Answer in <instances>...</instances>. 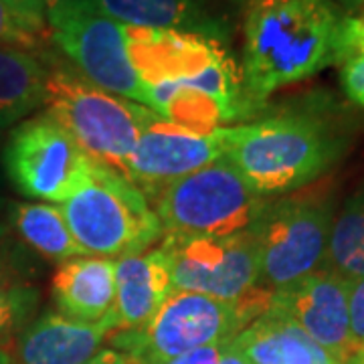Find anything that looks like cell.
Here are the masks:
<instances>
[{
    "label": "cell",
    "instance_id": "6da1fadb",
    "mask_svg": "<svg viewBox=\"0 0 364 364\" xmlns=\"http://www.w3.org/2000/svg\"><path fill=\"white\" fill-rule=\"evenodd\" d=\"M348 14L336 0H245L243 85L257 112L277 90L348 59Z\"/></svg>",
    "mask_w": 364,
    "mask_h": 364
},
{
    "label": "cell",
    "instance_id": "7a4b0ae2",
    "mask_svg": "<svg viewBox=\"0 0 364 364\" xmlns=\"http://www.w3.org/2000/svg\"><path fill=\"white\" fill-rule=\"evenodd\" d=\"M350 146L348 130L322 107H296L225 128V156L255 193L304 188L332 168Z\"/></svg>",
    "mask_w": 364,
    "mask_h": 364
},
{
    "label": "cell",
    "instance_id": "3957f363",
    "mask_svg": "<svg viewBox=\"0 0 364 364\" xmlns=\"http://www.w3.org/2000/svg\"><path fill=\"white\" fill-rule=\"evenodd\" d=\"M273 289L251 287L233 301L174 289L150 322L122 330L114 346L134 364H154L215 342L233 340L269 310Z\"/></svg>",
    "mask_w": 364,
    "mask_h": 364
},
{
    "label": "cell",
    "instance_id": "277c9868",
    "mask_svg": "<svg viewBox=\"0 0 364 364\" xmlns=\"http://www.w3.org/2000/svg\"><path fill=\"white\" fill-rule=\"evenodd\" d=\"M83 255L126 257L162 237V225L144 193L116 168L93 160L87 181L61 205Z\"/></svg>",
    "mask_w": 364,
    "mask_h": 364
},
{
    "label": "cell",
    "instance_id": "5b68a950",
    "mask_svg": "<svg viewBox=\"0 0 364 364\" xmlns=\"http://www.w3.org/2000/svg\"><path fill=\"white\" fill-rule=\"evenodd\" d=\"M45 105L93 160L124 176L140 134L156 116L150 107L102 90L65 67L49 69Z\"/></svg>",
    "mask_w": 364,
    "mask_h": 364
},
{
    "label": "cell",
    "instance_id": "8992f818",
    "mask_svg": "<svg viewBox=\"0 0 364 364\" xmlns=\"http://www.w3.org/2000/svg\"><path fill=\"white\" fill-rule=\"evenodd\" d=\"M272 203L251 188L227 158L172 182L154 198L166 235L229 237L251 231Z\"/></svg>",
    "mask_w": 364,
    "mask_h": 364
},
{
    "label": "cell",
    "instance_id": "52a82bcc",
    "mask_svg": "<svg viewBox=\"0 0 364 364\" xmlns=\"http://www.w3.org/2000/svg\"><path fill=\"white\" fill-rule=\"evenodd\" d=\"M334 219V200L328 195L272 198L251 229L259 245V282L282 289L324 267Z\"/></svg>",
    "mask_w": 364,
    "mask_h": 364
},
{
    "label": "cell",
    "instance_id": "ba28073f",
    "mask_svg": "<svg viewBox=\"0 0 364 364\" xmlns=\"http://www.w3.org/2000/svg\"><path fill=\"white\" fill-rule=\"evenodd\" d=\"M91 164L93 158L47 112L18 124L2 152L4 172L21 195L61 205L87 181Z\"/></svg>",
    "mask_w": 364,
    "mask_h": 364
},
{
    "label": "cell",
    "instance_id": "9c48e42d",
    "mask_svg": "<svg viewBox=\"0 0 364 364\" xmlns=\"http://www.w3.org/2000/svg\"><path fill=\"white\" fill-rule=\"evenodd\" d=\"M160 251L174 289L233 301L261 279V257L253 231L229 237L166 235Z\"/></svg>",
    "mask_w": 364,
    "mask_h": 364
},
{
    "label": "cell",
    "instance_id": "30bf717a",
    "mask_svg": "<svg viewBox=\"0 0 364 364\" xmlns=\"http://www.w3.org/2000/svg\"><path fill=\"white\" fill-rule=\"evenodd\" d=\"M55 45L90 83L146 105V85L132 65L124 25L79 0L49 21Z\"/></svg>",
    "mask_w": 364,
    "mask_h": 364
},
{
    "label": "cell",
    "instance_id": "8fae6325",
    "mask_svg": "<svg viewBox=\"0 0 364 364\" xmlns=\"http://www.w3.org/2000/svg\"><path fill=\"white\" fill-rule=\"evenodd\" d=\"M225 156V128L198 134L156 116L144 128L134 146L126 178L144 196L156 198L172 182L205 168Z\"/></svg>",
    "mask_w": 364,
    "mask_h": 364
},
{
    "label": "cell",
    "instance_id": "7c38bea8",
    "mask_svg": "<svg viewBox=\"0 0 364 364\" xmlns=\"http://www.w3.org/2000/svg\"><path fill=\"white\" fill-rule=\"evenodd\" d=\"M348 287L350 277L326 263L324 267L306 275L296 284L273 289L272 306L289 316L340 364H346L354 356Z\"/></svg>",
    "mask_w": 364,
    "mask_h": 364
},
{
    "label": "cell",
    "instance_id": "4fadbf2b",
    "mask_svg": "<svg viewBox=\"0 0 364 364\" xmlns=\"http://www.w3.org/2000/svg\"><path fill=\"white\" fill-rule=\"evenodd\" d=\"M124 33L132 65L144 85L195 77L227 51L219 39L195 33L126 25Z\"/></svg>",
    "mask_w": 364,
    "mask_h": 364
},
{
    "label": "cell",
    "instance_id": "5bb4252c",
    "mask_svg": "<svg viewBox=\"0 0 364 364\" xmlns=\"http://www.w3.org/2000/svg\"><path fill=\"white\" fill-rule=\"evenodd\" d=\"M117 330L116 312L102 322H81L63 314H45L23 332L18 354L23 364H83L93 358L104 338Z\"/></svg>",
    "mask_w": 364,
    "mask_h": 364
},
{
    "label": "cell",
    "instance_id": "9a60e30c",
    "mask_svg": "<svg viewBox=\"0 0 364 364\" xmlns=\"http://www.w3.org/2000/svg\"><path fill=\"white\" fill-rule=\"evenodd\" d=\"M51 291L63 316L102 322L116 308V259L81 255L63 261L53 275Z\"/></svg>",
    "mask_w": 364,
    "mask_h": 364
},
{
    "label": "cell",
    "instance_id": "2e32d148",
    "mask_svg": "<svg viewBox=\"0 0 364 364\" xmlns=\"http://www.w3.org/2000/svg\"><path fill=\"white\" fill-rule=\"evenodd\" d=\"M174 291L168 263L158 249L116 259L117 330H138L150 322Z\"/></svg>",
    "mask_w": 364,
    "mask_h": 364
},
{
    "label": "cell",
    "instance_id": "e0dca14e",
    "mask_svg": "<svg viewBox=\"0 0 364 364\" xmlns=\"http://www.w3.org/2000/svg\"><path fill=\"white\" fill-rule=\"evenodd\" d=\"M251 364H340L289 316L269 310L233 338Z\"/></svg>",
    "mask_w": 364,
    "mask_h": 364
},
{
    "label": "cell",
    "instance_id": "ac0fdd59",
    "mask_svg": "<svg viewBox=\"0 0 364 364\" xmlns=\"http://www.w3.org/2000/svg\"><path fill=\"white\" fill-rule=\"evenodd\" d=\"M91 6L119 25L164 28L223 39V25L205 0H90Z\"/></svg>",
    "mask_w": 364,
    "mask_h": 364
},
{
    "label": "cell",
    "instance_id": "d6986e66",
    "mask_svg": "<svg viewBox=\"0 0 364 364\" xmlns=\"http://www.w3.org/2000/svg\"><path fill=\"white\" fill-rule=\"evenodd\" d=\"M49 67L35 53L0 47V128H9L47 104Z\"/></svg>",
    "mask_w": 364,
    "mask_h": 364
},
{
    "label": "cell",
    "instance_id": "ffe728a7",
    "mask_svg": "<svg viewBox=\"0 0 364 364\" xmlns=\"http://www.w3.org/2000/svg\"><path fill=\"white\" fill-rule=\"evenodd\" d=\"M11 219L18 237L43 257L63 263L83 255L67 227L61 207L45 203H18L13 207Z\"/></svg>",
    "mask_w": 364,
    "mask_h": 364
},
{
    "label": "cell",
    "instance_id": "44dd1931",
    "mask_svg": "<svg viewBox=\"0 0 364 364\" xmlns=\"http://www.w3.org/2000/svg\"><path fill=\"white\" fill-rule=\"evenodd\" d=\"M326 263L346 277L364 275V181L334 219Z\"/></svg>",
    "mask_w": 364,
    "mask_h": 364
},
{
    "label": "cell",
    "instance_id": "7402d4cb",
    "mask_svg": "<svg viewBox=\"0 0 364 364\" xmlns=\"http://www.w3.org/2000/svg\"><path fill=\"white\" fill-rule=\"evenodd\" d=\"M37 306V291L33 287L0 286V336L21 326Z\"/></svg>",
    "mask_w": 364,
    "mask_h": 364
},
{
    "label": "cell",
    "instance_id": "603a6c76",
    "mask_svg": "<svg viewBox=\"0 0 364 364\" xmlns=\"http://www.w3.org/2000/svg\"><path fill=\"white\" fill-rule=\"evenodd\" d=\"M41 39L43 35L35 33L4 2H0V47H16L31 51L39 47Z\"/></svg>",
    "mask_w": 364,
    "mask_h": 364
},
{
    "label": "cell",
    "instance_id": "cb8c5ba5",
    "mask_svg": "<svg viewBox=\"0 0 364 364\" xmlns=\"http://www.w3.org/2000/svg\"><path fill=\"white\" fill-rule=\"evenodd\" d=\"M348 312H350L352 354H364V275L350 277L348 287Z\"/></svg>",
    "mask_w": 364,
    "mask_h": 364
},
{
    "label": "cell",
    "instance_id": "d4e9b609",
    "mask_svg": "<svg viewBox=\"0 0 364 364\" xmlns=\"http://www.w3.org/2000/svg\"><path fill=\"white\" fill-rule=\"evenodd\" d=\"M340 83L348 100L364 107V57L352 55L340 69Z\"/></svg>",
    "mask_w": 364,
    "mask_h": 364
},
{
    "label": "cell",
    "instance_id": "484cf974",
    "mask_svg": "<svg viewBox=\"0 0 364 364\" xmlns=\"http://www.w3.org/2000/svg\"><path fill=\"white\" fill-rule=\"evenodd\" d=\"M13 11L25 25H28L35 33L45 35L47 33V13L43 0H0Z\"/></svg>",
    "mask_w": 364,
    "mask_h": 364
},
{
    "label": "cell",
    "instance_id": "4316f807",
    "mask_svg": "<svg viewBox=\"0 0 364 364\" xmlns=\"http://www.w3.org/2000/svg\"><path fill=\"white\" fill-rule=\"evenodd\" d=\"M231 340H223V342H215V344H208L203 348H196V350L186 352L181 356H174L168 360H160L154 364H219L221 360L223 352L227 348Z\"/></svg>",
    "mask_w": 364,
    "mask_h": 364
},
{
    "label": "cell",
    "instance_id": "83f0119b",
    "mask_svg": "<svg viewBox=\"0 0 364 364\" xmlns=\"http://www.w3.org/2000/svg\"><path fill=\"white\" fill-rule=\"evenodd\" d=\"M346 47H348V57H352V55H363L364 57V14L363 16H348Z\"/></svg>",
    "mask_w": 364,
    "mask_h": 364
},
{
    "label": "cell",
    "instance_id": "f1b7e54d",
    "mask_svg": "<svg viewBox=\"0 0 364 364\" xmlns=\"http://www.w3.org/2000/svg\"><path fill=\"white\" fill-rule=\"evenodd\" d=\"M83 364H132V360L124 352L107 348V350H100L93 358H90L87 363Z\"/></svg>",
    "mask_w": 364,
    "mask_h": 364
},
{
    "label": "cell",
    "instance_id": "f546056e",
    "mask_svg": "<svg viewBox=\"0 0 364 364\" xmlns=\"http://www.w3.org/2000/svg\"><path fill=\"white\" fill-rule=\"evenodd\" d=\"M79 0H43L45 4V13H47V23L59 16L61 13H65L67 9H71L73 4H77Z\"/></svg>",
    "mask_w": 364,
    "mask_h": 364
},
{
    "label": "cell",
    "instance_id": "4dcf8cb0",
    "mask_svg": "<svg viewBox=\"0 0 364 364\" xmlns=\"http://www.w3.org/2000/svg\"><path fill=\"white\" fill-rule=\"evenodd\" d=\"M219 364H251L247 360V356L243 354V352L239 350L237 346H235V342L231 340L229 344H227V348H225V352H223L221 360H219Z\"/></svg>",
    "mask_w": 364,
    "mask_h": 364
},
{
    "label": "cell",
    "instance_id": "1f68e13d",
    "mask_svg": "<svg viewBox=\"0 0 364 364\" xmlns=\"http://www.w3.org/2000/svg\"><path fill=\"white\" fill-rule=\"evenodd\" d=\"M338 4L344 11H348V13H354V11L363 9V0H338Z\"/></svg>",
    "mask_w": 364,
    "mask_h": 364
},
{
    "label": "cell",
    "instance_id": "d6a6232c",
    "mask_svg": "<svg viewBox=\"0 0 364 364\" xmlns=\"http://www.w3.org/2000/svg\"><path fill=\"white\" fill-rule=\"evenodd\" d=\"M346 364H364V354H356V356H352L350 360Z\"/></svg>",
    "mask_w": 364,
    "mask_h": 364
},
{
    "label": "cell",
    "instance_id": "836d02e7",
    "mask_svg": "<svg viewBox=\"0 0 364 364\" xmlns=\"http://www.w3.org/2000/svg\"><path fill=\"white\" fill-rule=\"evenodd\" d=\"M0 364H11V356L0 348Z\"/></svg>",
    "mask_w": 364,
    "mask_h": 364
},
{
    "label": "cell",
    "instance_id": "e575fe53",
    "mask_svg": "<svg viewBox=\"0 0 364 364\" xmlns=\"http://www.w3.org/2000/svg\"><path fill=\"white\" fill-rule=\"evenodd\" d=\"M4 233H6V225L0 221V237H2V235H4Z\"/></svg>",
    "mask_w": 364,
    "mask_h": 364
},
{
    "label": "cell",
    "instance_id": "d590c367",
    "mask_svg": "<svg viewBox=\"0 0 364 364\" xmlns=\"http://www.w3.org/2000/svg\"><path fill=\"white\" fill-rule=\"evenodd\" d=\"M0 275H2V257H0Z\"/></svg>",
    "mask_w": 364,
    "mask_h": 364
},
{
    "label": "cell",
    "instance_id": "8d00e7d4",
    "mask_svg": "<svg viewBox=\"0 0 364 364\" xmlns=\"http://www.w3.org/2000/svg\"><path fill=\"white\" fill-rule=\"evenodd\" d=\"M363 9H364V0H363Z\"/></svg>",
    "mask_w": 364,
    "mask_h": 364
},
{
    "label": "cell",
    "instance_id": "74e56055",
    "mask_svg": "<svg viewBox=\"0 0 364 364\" xmlns=\"http://www.w3.org/2000/svg\"><path fill=\"white\" fill-rule=\"evenodd\" d=\"M132 364H134V363H132Z\"/></svg>",
    "mask_w": 364,
    "mask_h": 364
}]
</instances>
